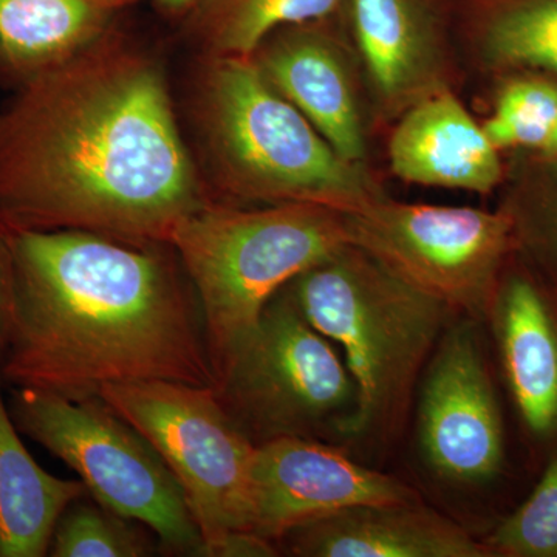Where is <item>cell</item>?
I'll use <instances>...</instances> for the list:
<instances>
[{"instance_id": "1", "label": "cell", "mask_w": 557, "mask_h": 557, "mask_svg": "<svg viewBox=\"0 0 557 557\" xmlns=\"http://www.w3.org/2000/svg\"><path fill=\"white\" fill-rule=\"evenodd\" d=\"M160 65L110 38L0 108V223L170 244L207 203Z\"/></svg>"}, {"instance_id": "2", "label": "cell", "mask_w": 557, "mask_h": 557, "mask_svg": "<svg viewBox=\"0 0 557 557\" xmlns=\"http://www.w3.org/2000/svg\"><path fill=\"white\" fill-rule=\"evenodd\" d=\"M9 233L3 384L69 399L138 381L215 387L200 300L171 244L76 230Z\"/></svg>"}, {"instance_id": "3", "label": "cell", "mask_w": 557, "mask_h": 557, "mask_svg": "<svg viewBox=\"0 0 557 557\" xmlns=\"http://www.w3.org/2000/svg\"><path fill=\"white\" fill-rule=\"evenodd\" d=\"M170 244L200 300L218 386L278 289L348 242L343 212L335 209L207 201L178 223Z\"/></svg>"}, {"instance_id": "4", "label": "cell", "mask_w": 557, "mask_h": 557, "mask_svg": "<svg viewBox=\"0 0 557 557\" xmlns=\"http://www.w3.org/2000/svg\"><path fill=\"white\" fill-rule=\"evenodd\" d=\"M201 116L220 183L269 205L311 203L354 212L383 199L368 168L336 153L251 57H212Z\"/></svg>"}, {"instance_id": "5", "label": "cell", "mask_w": 557, "mask_h": 557, "mask_svg": "<svg viewBox=\"0 0 557 557\" xmlns=\"http://www.w3.org/2000/svg\"><path fill=\"white\" fill-rule=\"evenodd\" d=\"M287 288L310 324L343 348L358 388L355 437L397 420L453 310L350 244Z\"/></svg>"}, {"instance_id": "6", "label": "cell", "mask_w": 557, "mask_h": 557, "mask_svg": "<svg viewBox=\"0 0 557 557\" xmlns=\"http://www.w3.org/2000/svg\"><path fill=\"white\" fill-rule=\"evenodd\" d=\"M256 446L278 438L355 437L358 388L332 341L304 317L287 285L214 387Z\"/></svg>"}, {"instance_id": "7", "label": "cell", "mask_w": 557, "mask_h": 557, "mask_svg": "<svg viewBox=\"0 0 557 557\" xmlns=\"http://www.w3.org/2000/svg\"><path fill=\"white\" fill-rule=\"evenodd\" d=\"M7 406L17 431L73 469L94 500L148 525L163 552L199 555V525L178 480L152 443L104 399L11 388Z\"/></svg>"}, {"instance_id": "8", "label": "cell", "mask_w": 557, "mask_h": 557, "mask_svg": "<svg viewBox=\"0 0 557 557\" xmlns=\"http://www.w3.org/2000/svg\"><path fill=\"white\" fill-rule=\"evenodd\" d=\"M100 397L152 443L178 480L201 534L197 557H209L234 531H251L256 445L231 420L214 388L138 381L110 384Z\"/></svg>"}, {"instance_id": "9", "label": "cell", "mask_w": 557, "mask_h": 557, "mask_svg": "<svg viewBox=\"0 0 557 557\" xmlns=\"http://www.w3.org/2000/svg\"><path fill=\"white\" fill-rule=\"evenodd\" d=\"M347 242L432 298L486 319L516 248L512 222L468 207L403 203L387 197L346 212Z\"/></svg>"}, {"instance_id": "10", "label": "cell", "mask_w": 557, "mask_h": 557, "mask_svg": "<svg viewBox=\"0 0 557 557\" xmlns=\"http://www.w3.org/2000/svg\"><path fill=\"white\" fill-rule=\"evenodd\" d=\"M426 366L417 410L421 456L450 482H493L504 468V420L474 319L445 329Z\"/></svg>"}, {"instance_id": "11", "label": "cell", "mask_w": 557, "mask_h": 557, "mask_svg": "<svg viewBox=\"0 0 557 557\" xmlns=\"http://www.w3.org/2000/svg\"><path fill=\"white\" fill-rule=\"evenodd\" d=\"M413 500L417 494L401 480L362 467L321 440L278 438L256 446L251 531L276 545L288 531L344 509Z\"/></svg>"}, {"instance_id": "12", "label": "cell", "mask_w": 557, "mask_h": 557, "mask_svg": "<svg viewBox=\"0 0 557 557\" xmlns=\"http://www.w3.org/2000/svg\"><path fill=\"white\" fill-rule=\"evenodd\" d=\"M341 7L381 119L398 120L450 89L453 65L432 0H343Z\"/></svg>"}, {"instance_id": "13", "label": "cell", "mask_w": 557, "mask_h": 557, "mask_svg": "<svg viewBox=\"0 0 557 557\" xmlns=\"http://www.w3.org/2000/svg\"><path fill=\"white\" fill-rule=\"evenodd\" d=\"M251 58L271 87L310 121L338 156L366 166L368 135L358 81L346 47L324 21L278 28Z\"/></svg>"}, {"instance_id": "14", "label": "cell", "mask_w": 557, "mask_h": 557, "mask_svg": "<svg viewBox=\"0 0 557 557\" xmlns=\"http://www.w3.org/2000/svg\"><path fill=\"white\" fill-rule=\"evenodd\" d=\"M388 166L410 185L487 194L504 178L500 152L453 89L417 102L388 138Z\"/></svg>"}, {"instance_id": "15", "label": "cell", "mask_w": 557, "mask_h": 557, "mask_svg": "<svg viewBox=\"0 0 557 557\" xmlns=\"http://www.w3.org/2000/svg\"><path fill=\"white\" fill-rule=\"evenodd\" d=\"M277 545L300 557H491L453 519L420 502L361 505L304 523Z\"/></svg>"}, {"instance_id": "16", "label": "cell", "mask_w": 557, "mask_h": 557, "mask_svg": "<svg viewBox=\"0 0 557 557\" xmlns=\"http://www.w3.org/2000/svg\"><path fill=\"white\" fill-rule=\"evenodd\" d=\"M505 380L523 424L537 440L557 437V313L525 271L502 274L487 318Z\"/></svg>"}, {"instance_id": "17", "label": "cell", "mask_w": 557, "mask_h": 557, "mask_svg": "<svg viewBox=\"0 0 557 557\" xmlns=\"http://www.w3.org/2000/svg\"><path fill=\"white\" fill-rule=\"evenodd\" d=\"M129 0H0V81L21 87L109 33Z\"/></svg>"}, {"instance_id": "18", "label": "cell", "mask_w": 557, "mask_h": 557, "mask_svg": "<svg viewBox=\"0 0 557 557\" xmlns=\"http://www.w3.org/2000/svg\"><path fill=\"white\" fill-rule=\"evenodd\" d=\"M0 379V557L49 556L62 512L86 496L81 480L54 478L36 463L11 420Z\"/></svg>"}, {"instance_id": "19", "label": "cell", "mask_w": 557, "mask_h": 557, "mask_svg": "<svg viewBox=\"0 0 557 557\" xmlns=\"http://www.w3.org/2000/svg\"><path fill=\"white\" fill-rule=\"evenodd\" d=\"M461 40L483 72L557 79V0H456Z\"/></svg>"}, {"instance_id": "20", "label": "cell", "mask_w": 557, "mask_h": 557, "mask_svg": "<svg viewBox=\"0 0 557 557\" xmlns=\"http://www.w3.org/2000/svg\"><path fill=\"white\" fill-rule=\"evenodd\" d=\"M343 0H200L194 25L212 57H252L271 33L325 21Z\"/></svg>"}, {"instance_id": "21", "label": "cell", "mask_w": 557, "mask_h": 557, "mask_svg": "<svg viewBox=\"0 0 557 557\" xmlns=\"http://www.w3.org/2000/svg\"><path fill=\"white\" fill-rule=\"evenodd\" d=\"M159 549V537L148 525L110 511L86 494L62 512L49 556L146 557Z\"/></svg>"}, {"instance_id": "22", "label": "cell", "mask_w": 557, "mask_h": 557, "mask_svg": "<svg viewBox=\"0 0 557 557\" xmlns=\"http://www.w3.org/2000/svg\"><path fill=\"white\" fill-rule=\"evenodd\" d=\"M502 78L493 115L482 124L483 131L498 152H537L556 126L557 79L534 72Z\"/></svg>"}, {"instance_id": "23", "label": "cell", "mask_w": 557, "mask_h": 557, "mask_svg": "<svg viewBox=\"0 0 557 557\" xmlns=\"http://www.w3.org/2000/svg\"><path fill=\"white\" fill-rule=\"evenodd\" d=\"M528 156L504 211L516 248L557 277V157Z\"/></svg>"}, {"instance_id": "24", "label": "cell", "mask_w": 557, "mask_h": 557, "mask_svg": "<svg viewBox=\"0 0 557 557\" xmlns=\"http://www.w3.org/2000/svg\"><path fill=\"white\" fill-rule=\"evenodd\" d=\"M483 544L493 556L557 557V454L531 496Z\"/></svg>"}, {"instance_id": "25", "label": "cell", "mask_w": 557, "mask_h": 557, "mask_svg": "<svg viewBox=\"0 0 557 557\" xmlns=\"http://www.w3.org/2000/svg\"><path fill=\"white\" fill-rule=\"evenodd\" d=\"M13 282L14 265L10 233L0 223V355H2L7 325H9L11 299H13Z\"/></svg>"}, {"instance_id": "26", "label": "cell", "mask_w": 557, "mask_h": 557, "mask_svg": "<svg viewBox=\"0 0 557 557\" xmlns=\"http://www.w3.org/2000/svg\"><path fill=\"white\" fill-rule=\"evenodd\" d=\"M161 7L171 11L194 9L200 0H157Z\"/></svg>"}, {"instance_id": "27", "label": "cell", "mask_w": 557, "mask_h": 557, "mask_svg": "<svg viewBox=\"0 0 557 557\" xmlns=\"http://www.w3.org/2000/svg\"><path fill=\"white\" fill-rule=\"evenodd\" d=\"M531 153H536V156L541 157H557V121L555 129H553L552 137H549L547 145H545L541 150H537V152Z\"/></svg>"}]
</instances>
